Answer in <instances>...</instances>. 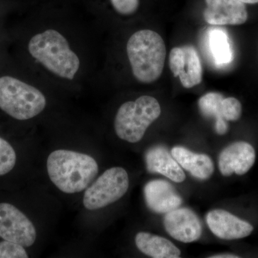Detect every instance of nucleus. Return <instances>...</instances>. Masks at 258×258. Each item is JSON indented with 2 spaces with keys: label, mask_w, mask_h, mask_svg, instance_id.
<instances>
[{
  "label": "nucleus",
  "mask_w": 258,
  "mask_h": 258,
  "mask_svg": "<svg viewBox=\"0 0 258 258\" xmlns=\"http://www.w3.org/2000/svg\"><path fill=\"white\" fill-rule=\"evenodd\" d=\"M49 177L62 192H81L89 186L98 172L96 161L88 154L56 150L47 158Z\"/></svg>",
  "instance_id": "obj_1"
},
{
  "label": "nucleus",
  "mask_w": 258,
  "mask_h": 258,
  "mask_svg": "<svg viewBox=\"0 0 258 258\" xmlns=\"http://www.w3.org/2000/svg\"><path fill=\"white\" fill-rule=\"evenodd\" d=\"M132 73L139 82L151 83L159 79L165 64L166 51L162 37L151 30L136 32L126 45Z\"/></svg>",
  "instance_id": "obj_2"
},
{
  "label": "nucleus",
  "mask_w": 258,
  "mask_h": 258,
  "mask_svg": "<svg viewBox=\"0 0 258 258\" xmlns=\"http://www.w3.org/2000/svg\"><path fill=\"white\" fill-rule=\"evenodd\" d=\"M28 50L45 69L62 79L73 80L79 71V56L71 50L66 37L57 30H47L32 37Z\"/></svg>",
  "instance_id": "obj_3"
},
{
  "label": "nucleus",
  "mask_w": 258,
  "mask_h": 258,
  "mask_svg": "<svg viewBox=\"0 0 258 258\" xmlns=\"http://www.w3.org/2000/svg\"><path fill=\"white\" fill-rule=\"evenodd\" d=\"M161 113L160 104L152 96H142L136 101L125 102L115 115V133L120 139L129 143L140 142L147 128Z\"/></svg>",
  "instance_id": "obj_4"
},
{
  "label": "nucleus",
  "mask_w": 258,
  "mask_h": 258,
  "mask_svg": "<svg viewBox=\"0 0 258 258\" xmlns=\"http://www.w3.org/2000/svg\"><path fill=\"white\" fill-rule=\"evenodd\" d=\"M46 103L43 93L34 86L11 76L0 78V108L15 119L37 116Z\"/></svg>",
  "instance_id": "obj_5"
},
{
  "label": "nucleus",
  "mask_w": 258,
  "mask_h": 258,
  "mask_svg": "<svg viewBox=\"0 0 258 258\" xmlns=\"http://www.w3.org/2000/svg\"><path fill=\"white\" fill-rule=\"evenodd\" d=\"M128 186V175L123 168L107 169L86 188L83 196V205L88 210L105 208L124 196Z\"/></svg>",
  "instance_id": "obj_6"
},
{
  "label": "nucleus",
  "mask_w": 258,
  "mask_h": 258,
  "mask_svg": "<svg viewBox=\"0 0 258 258\" xmlns=\"http://www.w3.org/2000/svg\"><path fill=\"white\" fill-rule=\"evenodd\" d=\"M0 237L29 247L35 243L37 232L32 222L14 205L0 203Z\"/></svg>",
  "instance_id": "obj_7"
},
{
  "label": "nucleus",
  "mask_w": 258,
  "mask_h": 258,
  "mask_svg": "<svg viewBox=\"0 0 258 258\" xmlns=\"http://www.w3.org/2000/svg\"><path fill=\"white\" fill-rule=\"evenodd\" d=\"M169 67L175 77L179 76L184 88H192L203 81L201 60L191 45L173 48L169 54Z\"/></svg>",
  "instance_id": "obj_8"
},
{
  "label": "nucleus",
  "mask_w": 258,
  "mask_h": 258,
  "mask_svg": "<svg viewBox=\"0 0 258 258\" xmlns=\"http://www.w3.org/2000/svg\"><path fill=\"white\" fill-rule=\"evenodd\" d=\"M164 225L171 237L184 243L198 240L203 233L198 215L188 208H176L166 213Z\"/></svg>",
  "instance_id": "obj_9"
},
{
  "label": "nucleus",
  "mask_w": 258,
  "mask_h": 258,
  "mask_svg": "<svg viewBox=\"0 0 258 258\" xmlns=\"http://www.w3.org/2000/svg\"><path fill=\"white\" fill-rule=\"evenodd\" d=\"M255 157V151L251 144L245 142H234L220 153L219 169L225 176H230L234 173L243 175L254 165Z\"/></svg>",
  "instance_id": "obj_10"
},
{
  "label": "nucleus",
  "mask_w": 258,
  "mask_h": 258,
  "mask_svg": "<svg viewBox=\"0 0 258 258\" xmlns=\"http://www.w3.org/2000/svg\"><path fill=\"white\" fill-rule=\"evenodd\" d=\"M206 221L212 233L222 240H238L247 237L253 231V226L223 210L209 212Z\"/></svg>",
  "instance_id": "obj_11"
},
{
  "label": "nucleus",
  "mask_w": 258,
  "mask_h": 258,
  "mask_svg": "<svg viewBox=\"0 0 258 258\" xmlns=\"http://www.w3.org/2000/svg\"><path fill=\"white\" fill-rule=\"evenodd\" d=\"M204 18L212 25H238L248 18L245 5L239 0H205Z\"/></svg>",
  "instance_id": "obj_12"
},
{
  "label": "nucleus",
  "mask_w": 258,
  "mask_h": 258,
  "mask_svg": "<svg viewBox=\"0 0 258 258\" xmlns=\"http://www.w3.org/2000/svg\"><path fill=\"white\" fill-rule=\"evenodd\" d=\"M144 199L148 208L156 213H168L179 208L182 199L175 188L165 180H153L144 186Z\"/></svg>",
  "instance_id": "obj_13"
},
{
  "label": "nucleus",
  "mask_w": 258,
  "mask_h": 258,
  "mask_svg": "<svg viewBox=\"0 0 258 258\" xmlns=\"http://www.w3.org/2000/svg\"><path fill=\"white\" fill-rule=\"evenodd\" d=\"M147 170L152 174H160L176 183L186 179L184 171L179 163L165 147L156 146L146 153Z\"/></svg>",
  "instance_id": "obj_14"
},
{
  "label": "nucleus",
  "mask_w": 258,
  "mask_h": 258,
  "mask_svg": "<svg viewBox=\"0 0 258 258\" xmlns=\"http://www.w3.org/2000/svg\"><path fill=\"white\" fill-rule=\"evenodd\" d=\"M171 154L181 168L197 179H208L215 170L213 161L207 154H197L182 147L173 148Z\"/></svg>",
  "instance_id": "obj_15"
},
{
  "label": "nucleus",
  "mask_w": 258,
  "mask_h": 258,
  "mask_svg": "<svg viewBox=\"0 0 258 258\" xmlns=\"http://www.w3.org/2000/svg\"><path fill=\"white\" fill-rule=\"evenodd\" d=\"M136 245L141 252L154 258H178L181 251L170 241L149 232H140L136 235Z\"/></svg>",
  "instance_id": "obj_16"
},
{
  "label": "nucleus",
  "mask_w": 258,
  "mask_h": 258,
  "mask_svg": "<svg viewBox=\"0 0 258 258\" xmlns=\"http://www.w3.org/2000/svg\"><path fill=\"white\" fill-rule=\"evenodd\" d=\"M208 46L214 62L217 66H225L232 62L233 52L230 38L223 29H210L208 32Z\"/></svg>",
  "instance_id": "obj_17"
},
{
  "label": "nucleus",
  "mask_w": 258,
  "mask_h": 258,
  "mask_svg": "<svg viewBox=\"0 0 258 258\" xmlns=\"http://www.w3.org/2000/svg\"><path fill=\"white\" fill-rule=\"evenodd\" d=\"M221 93L211 92L204 95L198 102L199 108L205 116L214 117L216 119L215 130L219 135H224L228 131L227 121L223 117V99Z\"/></svg>",
  "instance_id": "obj_18"
},
{
  "label": "nucleus",
  "mask_w": 258,
  "mask_h": 258,
  "mask_svg": "<svg viewBox=\"0 0 258 258\" xmlns=\"http://www.w3.org/2000/svg\"><path fill=\"white\" fill-rule=\"evenodd\" d=\"M16 153L7 141L0 137V176L8 174L16 164Z\"/></svg>",
  "instance_id": "obj_19"
},
{
  "label": "nucleus",
  "mask_w": 258,
  "mask_h": 258,
  "mask_svg": "<svg viewBox=\"0 0 258 258\" xmlns=\"http://www.w3.org/2000/svg\"><path fill=\"white\" fill-rule=\"evenodd\" d=\"M242 115V105L237 98L233 97L224 98L223 117L226 121H235Z\"/></svg>",
  "instance_id": "obj_20"
},
{
  "label": "nucleus",
  "mask_w": 258,
  "mask_h": 258,
  "mask_svg": "<svg viewBox=\"0 0 258 258\" xmlns=\"http://www.w3.org/2000/svg\"><path fill=\"white\" fill-rule=\"evenodd\" d=\"M28 257V253L20 244L5 240L0 242V258Z\"/></svg>",
  "instance_id": "obj_21"
},
{
  "label": "nucleus",
  "mask_w": 258,
  "mask_h": 258,
  "mask_svg": "<svg viewBox=\"0 0 258 258\" xmlns=\"http://www.w3.org/2000/svg\"><path fill=\"white\" fill-rule=\"evenodd\" d=\"M111 2L115 11L123 15L134 14L139 6V0H111Z\"/></svg>",
  "instance_id": "obj_22"
},
{
  "label": "nucleus",
  "mask_w": 258,
  "mask_h": 258,
  "mask_svg": "<svg viewBox=\"0 0 258 258\" xmlns=\"http://www.w3.org/2000/svg\"><path fill=\"white\" fill-rule=\"evenodd\" d=\"M210 258H236V257H240L239 256L236 255V254H216V255L211 256L210 257Z\"/></svg>",
  "instance_id": "obj_23"
},
{
  "label": "nucleus",
  "mask_w": 258,
  "mask_h": 258,
  "mask_svg": "<svg viewBox=\"0 0 258 258\" xmlns=\"http://www.w3.org/2000/svg\"><path fill=\"white\" fill-rule=\"evenodd\" d=\"M244 4H257L258 0H239Z\"/></svg>",
  "instance_id": "obj_24"
}]
</instances>
